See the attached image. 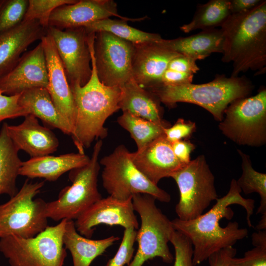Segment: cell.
<instances>
[{"mask_svg": "<svg viewBox=\"0 0 266 266\" xmlns=\"http://www.w3.org/2000/svg\"><path fill=\"white\" fill-rule=\"evenodd\" d=\"M161 43L176 53L197 61L204 59L212 53L222 54L223 36L220 28H213L186 37L163 39Z\"/></svg>", "mask_w": 266, "mask_h": 266, "instance_id": "cell-24", "label": "cell"}, {"mask_svg": "<svg viewBox=\"0 0 266 266\" xmlns=\"http://www.w3.org/2000/svg\"><path fill=\"white\" fill-rule=\"evenodd\" d=\"M136 234V230L133 228L124 230L122 240L116 253L108 261L105 266H124L130 263L134 252L133 245Z\"/></svg>", "mask_w": 266, "mask_h": 266, "instance_id": "cell-35", "label": "cell"}, {"mask_svg": "<svg viewBox=\"0 0 266 266\" xmlns=\"http://www.w3.org/2000/svg\"><path fill=\"white\" fill-rule=\"evenodd\" d=\"M230 14L229 0H210L198 5L192 20L181 26L180 29L188 33L198 29L217 28L222 26Z\"/></svg>", "mask_w": 266, "mask_h": 266, "instance_id": "cell-29", "label": "cell"}, {"mask_svg": "<svg viewBox=\"0 0 266 266\" xmlns=\"http://www.w3.org/2000/svg\"><path fill=\"white\" fill-rule=\"evenodd\" d=\"M253 249L245 252L243 257L232 258L229 266H266V231H259L251 235Z\"/></svg>", "mask_w": 266, "mask_h": 266, "instance_id": "cell-33", "label": "cell"}, {"mask_svg": "<svg viewBox=\"0 0 266 266\" xmlns=\"http://www.w3.org/2000/svg\"><path fill=\"white\" fill-rule=\"evenodd\" d=\"M44 184L43 181L27 179L13 197L0 204V238L10 235L32 237L46 228L47 202L41 198L34 199Z\"/></svg>", "mask_w": 266, "mask_h": 266, "instance_id": "cell-8", "label": "cell"}, {"mask_svg": "<svg viewBox=\"0 0 266 266\" xmlns=\"http://www.w3.org/2000/svg\"><path fill=\"white\" fill-rule=\"evenodd\" d=\"M7 133L13 144L31 158L50 155L58 149L59 142L54 133L41 126L34 116L29 114L18 125L7 124Z\"/></svg>", "mask_w": 266, "mask_h": 266, "instance_id": "cell-20", "label": "cell"}, {"mask_svg": "<svg viewBox=\"0 0 266 266\" xmlns=\"http://www.w3.org/2000/svg\"><path fill=\"white\" fill-rule=\"evenodd\" d=\"M67 220L48 226L34 237L0 238V252L10 266H63L67 255L63 241Z\"/></svg>", "mask_w": 266, "mask_h": 266, "instance_id": "cell-7", "label": "cell"}, {"mask_svg": "<svg viewBox=\"0 0 266 266\" xmlns=\"http://www.w3.org/2000/svg\"><path fill=\"white\" fill-rule=\"evenodd\" d=\"M112 16L132 21L145 19V17L132 19L120 15L118 13L117 4L113 0H81L56 8L50 16L48 27L61 30L76 28Z\"/></svg>", "mask_w": 266, "mask_h": 266, "instance_id": "cell-16", "label": "cell"}, {"mask_svg": "<svg viewBox=\"0 0 266 266\" xmlns=\"http://www.w3.org/2000/svg\"><path fill=\"white\" fill-rule=\"evenodd\" d=\"M136 167L151 182L157 185L165 177H170L186 164L175 156L169 142L163 134L140 150L131 153Z\"/></svg>", "mask_w": 266, "mask_h": 266, "instance_id": "cell-19", "label": "cell"}, {"mask_svg": "<svg viewBox=\"0 0 266 266\" xmlns=\"http://www.w3.org/2000/svg\"><path fill=\"white\" fill-rule=\"evenodd\" d=\"M196 61L190 57L180 55L171 60L167 68L176 71L194 74L200 70Z\"/></svg>", "mask_w": 266, "mask_h": 266, "instance_id": "cell-40", "label": "cell"}, {"mask_svg": "<svg viewBox=\"0 0 266 266\" xmlns=\"http://www.w3.org/2000/svg\"><path fill=\"white\" fill-rule=\"evenodd\" d=\"M242 159V173L237 184L246 194L257 193L260 197V205L256 214H266V174L255 170L252 167L249 156L237 150Z\"/></svg>", "mask_w": 266, "mask_h": 266, "instance_id": "cell-31", "label": "cell"}, {"mask_svg": "<svg viewBox=\"0 0 266 266\" xmlns=\"http://www.w3.org/2000/svg\"><path fill=\"white\" fill-rule=\"evenodd\" d=\"M170 242L175 250L173 266H194L192 243L186 236L174 230L171 234Z\"/></svg>", "mask_w": 266, "mask_h": 266, "instance_id": "cell-36", "label": "cell"}, {"mask_svg": "<svg viewBox=\"0 0 266 266\" xmlns=\"http://www.w3.org/2000/svg\"><path fill=\"white\" fill-rule=\"evenodd\" d=\"M258 231H263L266 229V214H262L260 221L256 227Z\"/></svg>", "mask_w": 266, "mask_h": 266, "instance_id": "cell-44", "label": "cell"}, {"mask_svg": "<svg viewBox=\"0 0 266 266\" xmlns=\"http://www.w3.org/2000/svg\"><path fill=\"white\" fill-rule=\"evenodd\" d=\"M253 89L252 83L245 76L217 74L206 83L160 86L148 90L168 107L178 102L193 103L203 107L216 121L221 122L228 105L235 100L247 97Z\"/></svg>", "mask_w": 266, "mask_h": 266, "instance_id": "cell-4", "label": "cell"}, {"mask_svg": "<svg viewBox=\"0 0 266 266\" xmlns=\"http://www.w3.org/2000/svg\"><path fill=\"white\" fill-rule=\"evenodd\" d=\"M223 36L221 61L232 63L231 76L248 70H266V0L253 9L231 14L220 27Z\"/></svg>", "mask_w": 266, "mask_h": 266, "instance_id": "cell-2", "label": "cell"}, {"mask_svg": "<svg viewBox=\"0 0 266 266\" xmlns=\"http://www.w3.org/2000/svg\"><path fill=\"white\" fill-rule=\"evenodd\" d=\"M99 162L103 166L102 185L110 196L125 201L135 194H143L161 202L170 201V195L151 182L136 167L125 145L118 146Z\"/></svg>", "mask_w": 266, "mask_h": 266, "instance_id": "cell-9", "label": "cell"}, {"mask_svg": "<svg viewBox=\"0 0 266 266\" xmlns=\"http://www.w3.org/2000/svg\"><path fill=\"white\" fill-rule=\"evenodd\" d=\"M263 0H229L231 14H237L250 11L259 5Z\"/></svg>", "mask_w": 266, "mask_h": 266, "instance_id": "cell-43", "label": "cell"}, {"mask_svg": "<svg viewBox=\"0 0 266 266\" xmlns=\"http://www.w3.org/2000/svg\"><path fill=\"white\" fill-rule=\"evenodd\" d=\"M102 144V139L97 140L89 162L69 171L71 185L64 188L57 200L46 203L48 218L55 221L76 220L102 198L98 190V178L100 170L99 157Z\"/></svg>", "mask_w": 266, "mask_h": 266, "instance_id": "cell-5", "label": "cell"}, {"mask_svg": "<svg viewBox=\"0 0 266 266\" xmlns=\"http://www.w3.org/2000/svg\"><path fill=\"white\" fill-rule=\"evenodd\" d=\"M171 145L175 156L181 163L187 164L190 162L191 153L195 148L193 143L181 140L171 143Z\"/></svg>", "mask_w": 266, "mask_h": 266, "instance_id": "cell-41", "label": "cell"}, {"mask_svg": "<svg viewBox=\"0 0 266 266\" xmlns=\"http://www.w3.org/2000/svg\"><path fill=\"white\" fill-rule=\"evenodd\" d=\"M41 42L44 51L48 70V85L47 89L58 111L73 132L75 107L63 64L55 43L48 33L42 38Z\"/></svg>", "mask_w": 266, "mask_h": 266, "instance_id": "cell-18", "label": "cell"}, {"mask_svg": "<svg viewBox=\"0 0 266 266\" xmlns=\"http://www.w3.org/2000/svg\"><path fill=\"white\" fill-rule=\"evenodd\" d=\"M93 44L92 41L89 42L92 69L90 79L84 86L69 85L75 107L71 136L81 154H85V149L89 148L94 140L106 137L105 121L120 109L121 87L105 86L99 80L93 57Z\"/></svg>", "mask_w": 266, "mask_h": 266, "instance_id": "cell-3", "label": "cell"}, {"mask_svg": "<svg viewBox=\"0 0 266 266\" xmlns=\"http://www.w3.org/2000/svg\"><path fill=\"white\" fill-rule=\"evenodd\" d=\"M119 107L136 116L153 122L164 124V110L158 98L151 92L142 88L132 78L121 87Z\"/></svg>", "mask_w": 266, "mask_h": 266, "instance_id": "cell-23", "label": "cell"}, {"mask_svg": "<svg viewBox=\"0 0 266 266\" xmlns=\"http://www.w3.org/2000/svg\"><path fill=\"white\" fill-rule=\"evenodd\" d=\"M134 212L132 198L122 201L109 196L89 207L75 220V226L79 234L88 238L93 235L96 227L102 224L136 230L139 224Z\"/></svg>", "mask_w": 266, "mask_h": 266, "instance_id": "cell-14", "label": "cell"}, {"mask_svg": "<svg viewBox=\"0 0 266 266\" xmlns=\"http://www.w3.org/2000/svg\"><path fill=\"white\" fill-rule=\"evenodd\" d=\"M48 70L42 44L24 53L14 67L0 79L4 95L13 96L34 88H47Z\"/></svg>", "mask_w": 266, "mask_h": 266, "instance_id": "cell-15", "label": "cell"}, {"mask_svg": "<svg viewBox=\"0 0 266 266\" xmlns=\"http://www.w3.org/2000/svg\"><path fill=\"white\" fill-rule=\"evenodd\" d=\"M236 254L235 248L233 246L228 247L213 253L207 260L210 266H229L231 259Z\"/></svg>", "mask_w": 266, "mask_h": 266, "instance_id": "cell-42", "label": "cell"}, {"mask_svg": "<svg viewBox=\"0 0 266 266\" xmlns=\"http://www.w3.org/2000/svg\"><path fill=\"white\" fill-rule=\"evenodd\" d=\"M241 192L236 180L233 179L227 194L218 198L207 212L190 220L183 221L178 218L171 220L174 230L186 236L192 243L194 266L207 260L213 253L233 246L238 240L247 236L248 230L239 228L236 221L229 222L225 227L220 224L222 218L231 220L233 217V212L229 206L238 204L246 210L248 226H252L250 217L254 212L255 200L243 198Z\"/></svg>", "mask_w": 266, "mask_h": 266, "instance_id": "cell-1", "label": "cell"}, {"mask_svg": "<svg viewBox=\"0 0 266 266\" xmlns=\"http://www.w3.org/2000/svg\"><path fill=\"white\" fill-rule=\"evenodd\" d=\"M194 76L193 73L179 72L166 68L159 86H178L192 83Z\"/></svg>", "mask_w": 266, "mask_h": 266, "instance_id": "cell-39", "label": "cell"}, {"mask_svg": "<svg viewBox=\"0 0 266 266\" xmlns=\"http://www.w3.org/2000/svg\"><path fill=\"white\" fill-rule=\"evenodd\" d=\"M19 103L28 115L39 118L45 124L65 134H72L71 127L58 111L46 88H34L22 93Z\"/></svg>", "mask_w": 266, "mask_h": 266, "instance_id": "cell-26", "label": "cell"}, {"mask_svg": "<svg viewBox=\"0 0 266 266\" xmlns=\"http://www.w3.org/2000/svg\"><path fill=\"white\" fill-rule=\"evenodd\" d=\"M28 5V0H0V34L23 22Z\"/></svg>", "mask_w": 266, "mask_h": 266, "instance_id": "cell-32", "label": "cell"}, {"mask_svg": "<svg viewBox=\"0 0 266 266\" xmlns=\"http://www.w3.org/2000/svg\"><path fill=\"white\" fill-rule=\"evenodd\" d=\"M220 123L222 133L241 145L259 147L266 142V89L255 96L233 101Z\"/></svg>", "mask_w": 266, "mask_h": 266, "instance_id": "cell-10", "label": "cell"}, {"mask_svg": "<svg viewBox=\"0 0 266 266\" xmlns=\"http://www.w3.org/2000/svg\"><path fill=\"white\" fill-rule=\"evenodd\" d=\"M119 239L113 235L93 240L87 238L77 231L74 221L67 220L63 234V244L71 253L73 266H90L98 256Z\"/></svg>", "mask_w": 266, "mask_h": 266, "instance_id": "cell-25", "label": "cell"}, {"mask_svg": "<svg viewBox=\"0 0 266 266\" xmlns=\"http://www.w3.org/2000/svg\"><path fill=\"white\" fill-rule=\"evenodd\" d=\"M90 159L88 156L79 153L31 158L22 162L19 175L29 179L39 178L55 181L65 173L86 165Z\"/></svg>", "mask_w": 266, "mask_h": 266, "instance_id": "cell-22", "label": "cell"}, {"mask_svg": "<svg viewBox=\"0 0 266 266\" xmlns=\"http://www.w3.org/2000/svg\"><path fill=\"white\" fill-rule=\"evenodd\" d=\"M7 124L4 122L0 131V196L5 194L11 198L18 192L16 180L22 161L7 133Z\"/></svg>", "mask_w": 266, "mask_h": 266, "instance_id": "cell-27", "label": "cell"}, {"mask_svg": "<svg viewBox=\"0 0 266 266\" xmlns=\"http://www.w3.org/2000/svg\"><path fill=\"white\" fill-rule=\"evenodd\" d=\"M76 0H29L23 21L36 20L47 29L50 16L57 7L65 4H73Z\"/></svg>", "mask_w": 266, "mask_h": 266, "instance_id": "cell-34", "label": "cell"}, {"mask_svg": "<svg viewBox=\"0 0 266 266\" xmlns=\"http://www.w3.org/2000/svg\"><path fill=\"white\" fill-rule=\"evenodd\" d=\"M47 33L36 20L23 21L15 28L0 34V79L16 65L27 48Z\"/></svg>", "mask_w": 266, "mask_h": 266, "instance_id": "cell-21", "label": "cell"}, {"mask_svg": "<svg viewBox=\"0 0 266 266\" xmlns=\"http://www.w3.org/2000/svg\"><path fill=\"white\" fill-rule=\"evenodd\" d=\"M69 85H85L92 74L88 34L83 27L61 30L48 27Z\"/></svg>", "mask_w": 266, "mask_h": 266, "instance_id": "cell-13", "label": "cell"}, {"mask_svg": "<svg viewBox=\"0 0 266 266\" xmlns=\"http://www.w3.org/2000/svg\"><path fill=\"white\" fill-rule=\"evenodd\" d=\"M20 95H4L0 89V123L8 119L25 117L28 115L19 103Z\"/></svg>", "mask_w": 266, "mask_h": 266, "instance_id": "cell-37", "label": "cell"}, {"mask_svg": "<svg viewBox=\"0 0 266 266\" xmlns=\"http://www.w3.org/2000/svg\"><path fill=\"white\" fill-rule=\"evenodd\" d=\"M117 121L121 127L129 132L136 143L137 150H141L164 134V129L170 126L169 122L164 124H157L127 111H123Z\"/></svg>", "mask_w": 266, "mask_h": 266, "instance_id": "cell-30", "label": "cell"}, {"mask_svg": "<svg viewBox=\"0 0 266 266\" xmlns=\"http://www.w3.org/2000/svg\"><path fill=\"white\" fill-rule=\"evenodd\" d=\"M127 21L108 18L90 23L83 27L87 33L106 32L133 45L158 42L163 39L158 33H147L132 27L128 25Z\"/></svg>", "mask_w": 266, "mask_h": 266, "instance_id": "cell-28", "label": "cell"}, {"mask_svg": "<svg viewBox=\"0 0 266 266\" xmlns=\"http://www.w3.org/2000/svg\"><path fill=\"white\" fill-rule=\"evenodd\" d=\"M156 200L148 194H137L132 197L133 208L139 215L141 225L135 237L138 249L128 266H142L155 257L167 264L174 260L168 243L174 229L171 221L156 206Z\"/></svg>", "mask_w": 266, "mask_h": 266, "instance_id": "cell-6", "label": "cell"}, {"mask_svg": "<svg viewBox=\"0 0 266 266\" xmlns=\"http://www.w3.org/2000/svg\"><path fill=\"white\" fill-rule=\"evenodd\" d=\"M170 177L175 180L179 189L180 198L175 212L181 220L200 216L213 200L218 198L214 176L203 155L191 160Z\"/></svg>", "mask_w": 266, "mask_h": 266, "instance_id": "cell-11", "label": "cell"}, {"mask_svg": "<svg viewBox=\"0 0 266 266\" xmlns=\"http://www.w3.org/2000/svg\"><path fill=\"white\" fill-rule=\"evenodd\" d=\"M196 130L194 122L179 118L173 126L164 129V134L166 139L172 143L183 138H189Z\"/></svg>", "mask_w": 266, "mask_h": 266, "instance_id": "cell-38", "label": "cell"}, {"mask_svg": "<svg viewBox=\"0 0 266 266\" xmlns=\"http://www.w3.org/2000/svg\"><path fill=\"white\" fill-rule=\"evenodd\" d=\"M134 45L106 32L95 33L93 57L98 77L104 85L121 87L133 78Z\"/></svg>", "mask_w": 266, "mask_h": 266, "instance_id": "cell-12", "label": "cell"}, {"mask_svg": "<svg viewBox=\"0 0 266 266\" xmlns=\"http://www.w3.org/2000/svg\"><path fill=\"white\" fill-rule=\"evenodd\" d=\"M161 41L134 45L132 76L138 85L147 90L160 85L169 62L180 55L164 45Z\"/></svg>", "mask_w": 266, "mask_h": 266, "instance_id": "cell-17", "label": "cell"}]
</instances>
